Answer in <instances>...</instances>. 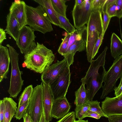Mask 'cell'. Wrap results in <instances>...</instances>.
<instances>
[{
	"mask_svg": "<svg viewBox=\"0 0 122 122\" xmlns=\"http://www.w3.org/2000/svg\"><path fill=\"white\" fill-rule=\"evenodd\" d=\"M106 46L97 58L92 60L85 76L81 82L86 86V89L89 101H92L95 94L102 86V83L106 72L105 67L106 52Z\"/></svg>",
	"mask_w": 122,
	"mask_h": 122,
	"instance_id": "6da1fadb",
	"label": "cell"
},
{
	"mask_svg": "<svg viewBox=\"0 0 122 122\" xmlns=\"http://www.w3.org/2000/svg\"><path fill=\"white\" fill-rule=\"evenodd\" d=\"M55 56L52 51L43 44L37 42L35 48L25 55L24 63L27 68L42 73L51 65Z\"/></svg>",
	"mask_w": 122,
	"mask_h": 122,
	"instance_id": "7a4b0ae2",
	"label": "cell"
},
{
	"mask_svg": "<svg viewBox=\"0 0 122 122\" xmlns=\"http://www.w3.org/2000/svg\"><path fill=\"white\" fill-rule=\"evenodd\" d=\"M26 25L34 31L45 34L53 29L51 23L41 6L36 7L26 5Z\"/></svg>",
	"mask_w": 122,
	"mask_h": 122,
	"instance_id": "3957f363",
	"label": "cell"
},
{
	"mask_svg": "<svg viewBox=\"0 0 122 122\" xmlns=\"http://www.w3.org/2000/svg\"><path fill=\"white\" fill-rule=\"evenodd\" d=\"M102 13L92 12L87 25V38L86 52L87 59L91 63L93 60L92 52L94 46L103 33V21Z\"/></svg>",
	"mask_w": 122,
	"mask_h": 122,
	"instance_id": "277c9868",
	"label": "cell"
},
{
	"mask_svg": "<svg viewBox=\"0 0 122 122\" xmlns=\"http://www.w3.org/2000/svg\"><path fill=\"white\" fill-rule=\"evenodd\" d=\"M6 46L9 49L11 67L10 86L8 92L10 97L16 98L21 90L24 80L22 78V73L19 66V53L12 46L8 44Z\"/></svg>",
	"mask_w": 122,
	"mask_h": 122,
	"instance_id": "5b68a950",
	"label": "cell"
},
{
	"mask_svg": "<svg viewBox=\"0 0 122 122\" xmlns=\"http://www.w3.org/2000/svg\"><path fill=\"white\" fill-rule=\"evenodd\" d=\"M122 75V55L116 58L108 70L106 71L103 80L104 84L102 87L101 99L105 98L116 87V82Z\"/></svg>",
	"mask_w": 122,
	"mask_h": 122,
	"instance_id": "8992f818",
	"label": "cell"
},
{
	"mask_svg": "<svg viewBox=\"0 0 122 122\" xmlns=\"http://www.w3.org/2000/svg\"><path fill=\"white\" fill-rule=\"evenodd\" d=\"M43 106V87L41 83L33 88L29 100L27 113L30 116L33 122L39 121Z\"/></svg>",
	"mask_w": 122,
	"mask_h": 122,
	"instance_id": "52a82bcc",
	"label": "cell"
},
{
	"mask_svg": "<svg viewBox=\"0 0 122 122\" xmlns=\"http://www.w3.org/2000/svg\"><path fill=\"white\" fill-rule=\"evenodd\" d=\"M92 0H85L81 3H75L72 11L74 27L79 29L87 24L92 12L91 8Z\"/></svg>",
	"mask_w": 122,
	"mask_h": 122,
	"instance_id": "ba28073f",
	"label": "cell"
},
{
	"mask_svg": "<svg viewBox=\"0 0 122 122\" xmlns=\"http://www.w3.org/2000/svg\"><path fill=\"white\" fill-rule=\"evenodd\" d=\"M71 75L68 66L50 86L53 101L66 97L71 82Z\"/></svg>",
	"mask_w": 122,
	"mask_h": 122,
	"instance_id": "9c48e42d",
	"label": "cell"
},
{
	"mask_svg": "<svg viewBox=\"0 0 122 122\" xmlns=\"http://www.w3.org/2000/svg\"><path fill=\"white\" fill-rule=\"evenodd\" d=\"M34 31L29 26L25 25L20 30L16 44L20 52L25 55L31 52L37 45Z\"/></svg>",
	"mask_w": 122,
	"mask_h": 122,
	"instance_id": "30bf717a",
	"label": "cell"
},
{
	"mask_svg": "<svg viewBox=\"0 0 122 122\" xmlns=\"http://www.w3.org/2000/svg\"><path fill=\"white\" fill-rule=\"evenodd\" d=\"M66 60L64 58L49 66L41 74V78L43 81L50 86L68 66Z\"/></svg>",
	"mask_w": 122,
	"mask_h": 122,
	"instance_id": "8fae6325",
	"label": "cell"
},
{
	"mask_svg": "<svg viewBox=\"0 0 122 122\" xmlns=\"http://www.w3.org/2000/svg\"><path fill=\"white\" fill-rule=\"evenodd\" d=\"M101 108L108 117L122 115V93L115 97H106L102 102Z\"/></svg>",
	"mask_w": 122,
	"mask_h": 122,
	"instance_id": "7c38bea8",
	"label": "cell"
},
{
	"mask_svg": "<svg viewBox=\"0 0 122 122\" xmlns=\"http://www.w3.org/2000/svg\"><path fill=\"white\" fill-rule=\"evenodd\" d=\"M71 107L66 97L54 100L51 111V117L57 119H61L69 113Z\"/></svg>",
	"mask_w": 122,
	"mask_h": 122,
	"instance_id": "4fadbf2b",
	"label": "cell"
},
{
	"mask_svg": "<svg viewBox=\"0 0 122 122\" xmlns=\"http://www.w3.org/2000/svg\"><path fill=\"white\" fill-rule=\"evenodd\" d=\"M41 84L43 87V105L46 120L47 122L51 121L52 117L51 111L53 100L50 86L43 81Z\"/></svg>",
	"mask_w": 122,
	"mask_h": 122,
	"instance_id": "5bb4252c",
	"label": "cell"
},
{
	"mask_svg": "<svg viewBox=\"0 0 122 122\" xmlns=\"http://www.w3.org/2000/svg\"><path fill=\"white\" fill-rule=\"evenodd\" d=\"M10 62L9 49L7 47L0 45V82L7 78Z\"/></svg>",
	"mask_w": 122,
	"mask_h": 122,
	"instance_id": "9a60e30c",
	"label": "cell"
},
{
	"mask_svg": "<svg viewBox=\"0 0 122 122\" xmlns=\"http://www.w3.org/2000/svg\"><path fill=\"white\" fill-rule=\"evenodd\" d=\"M26 5L25 2L20 1V3L12 2L9 11L15 15L18 22L20 30L26 25Z\"/></svg>",
	"mask_w": 122,
	"mask_h": 122,
	"instance_id": "2e32d148",
	"label": "cell"
},
{
	"mask_svg": "<svg viewBox=\"0 0 122 122\" xmlns=\"http://www.w3.org/2000/svg\"><path fill=\"white\" fill-rule=\"evenodd\" d=\"M87 39L82 38L76 40L67 50L63 55L68 66L70 67L74 62V56L76 52L84 51L86 49Z\"/></svg>",
	"mask_w": 122,
	"mask_h": 122,
	"instance_id": "e0dca14e",
	"label": "cell"
},
{
	"mask_svg": "<svg viewBox=\"0 0 122 122\" xmlns=\"http://www.w3.org/2000/svg\"><path fill=\"white\" fill-rule=\"evenodd\" d=\"M7 25L5 30L16 42L20 30L18 22L15 15L9 12L6 17Z\"/></svg>",
	"mask_w": 122,
	"mask_h": 122,
	"instance_id": "ac0fdd59",
	"label": "cell"
},
{
	"mask_svg": "<svg viewBox=\"0 0 122 122\" xmlns=\"http://www.w3.org/2000/svg\"><path fill=\"white\" fill-rule=\"evenodd\" d=\"M2 100L4 111V122H11L17 112V104L11 97H4Z\"/></svg>",
	"mask_w": 122,
	"mask_h": 122,
	"instance_id": "d6986e66",
	"label": "cell"
},
{
	"mask_svg": "<svg viewBox=\"0 0 122 122\" xmlns=\"http://www.w3.org/2000/svg\"><path fill=\"white\" fill-rule=\"evenodd\" d=\"M43 7L51 23L59 26L60 22L52 6L51 0H34Z\"/></svg>",
	"mask_w": 122,
	"mask_h": 122,
	"instance_id": "ffe728a7",
	"label": "cell"
},
{
	"mask_svg": "<svg viewBox=\"0 0 122 122\" xmlns=\"http://www.w3.org/2000/svg\"><path fill=\"white\" fill-rule=\"evenodd\" d=\"M110 50L112 56L114 59L122 55V41L113 33L111 39Z\"/></svg>",
	"mask_w": 122,
	"mask_h": 122,
	"instance_id": "44dd1931",
	"label": "cell"
},
{
	"mask_svg": "<svg viewBox=\"0 0 122 122\" xmlns=\"http://www.w3.org/2000/svg\"><path fill=\"white\" fill-rule=\"evenodd\" d=\"M75 99L74 103L76 107L82 106L88 103V100L87 92L85 85L82 84L80 88L75 92Z\"/></svg>",
	"mask_w": 122,
	"mask_h": 122,
	"instance_id": "7402d4cb",
	"label": "cell"
},
{
	"mask_svg": "<svg viewBox=\"0 0 122 122\" xmlns=\"http://www.w3.org/2000/svg\"><path fill=\"white\" fill-rule=\"evenodd\" d=\"M56 15L60 23L59 26L60 27L64 29L68 33L70 34L76 30L75 27L70 23L69 19L66 17L59 14L56 12Z\"/></svg>",
	"mask_w": 122,
	"mask_h": 122,
	"instance_id": "603a6c76",
	"label": "cell"
},
{
	"mask_svg": "<svg viewBox=\"0 0 122 122\" xmlns=\"http://www.w3.org/2000/svg\"><path fill=\"white\" fill-rule=\"evenodd\" d=\"M53 7L55 11L59 14L66 17V12L67 5L65 0H51Z\"/></svg>",
	"mask_w": 122,
	"mask_h": 122,
	"instance_id": "cb8c5ba5",
	"label": "cell"
},
{
	"mask_svg": "<svg viewBox=\"0 0 122 122\" xmlns=\"http://www.w3.org/2000/svg\"><path fill=\"white\" fill-rule=\"evenodd\" d=\"M33 90L31 85L26 87L24 89L19 99L18 107H19L29 100Z\"/></svg>",
	"mask_w": 122,
	"mask_h": 122,
	"instance_id": "d4e9b609",
	"label": "cell"
},
{
	"mask_svg": "<svg viewBox=\"0 0 122 122\" xmlns=\"http://www.w3.org/2000/svg\"><path fill=\"white\" fill-rule=\"evenodd\" d=\"M107 0H92L91 8L92 12L99 11L103 14L104 5Z\"/></svg>",
	"mask_w": 122,
	"mask_h": 122,
	"instance_id": "484cf974",
	"label": "cell"
},
{
	"mask_svg": "<svg viewBox=\"0 0 122 122\" xmlns=\"http://www.w3.org/2000/svg\"><path fill=\"white\" fill-rule=\"evenodd\" d=\"M90 107L89 103L79 107H76L75 109V115L78 120H81L84 118L83 116Z\"/></svg>",
	"mask_w": 122,
	"mask_h": 122,
	"instance_id": "4316f807",
	"label": "cell"
},
{
	"mask_svg": "<svg viewBox=\"0 0 122 122\" xmlns=\"http://www.w3.org/2000/svg\"><path fill=\"white\" fill-rule=\"evenodd\" d=\"M100 102L97 100L89 101V103L90 107L89 109L96 112L100 115L102 117H108L102 111L100 106Z\"/></svg>",
	"mask_w": 122,
	"mask_h": 122,
	"instance_id": "83f0119b",
	"label": "cell"
},
{
	"mask_svg": "<svg viewBox=\"0 0 122 122\" xmlns=\"http://www.w3.org/2000/svg\"><path fill=\"white\" fill-rule=\"evenodd\" d=\"M29 100L20 106L18 107L16 112L14 116L16 119L20 120L27 113Z\"/></svg>",
	"mask_w": 122,
	"mask_h": 122,
	"instance_id": "f1b7e54d",
	"label": "cell"
},
{
	"mask_svg": "<svg viewBox=\"0 0 122 122\" xmlns=\"http://www.w3.org/2000/svg\"><path fill=\"white\" fill-rule=\"evenodd\" d=\"M70 36V34L68 33L65 36L58 49V52L62 56H63L67 51Z\"/></svg>",
	"mask_w": 122,
	"mask_h": 122,
	"instance_id": "f546056e",
	"label": "cell"
},
{
	"mask_svg": "<svg viewBox=\"0 0 122 122\" xmlns=\"http://www.w3.org/2000/svg\"><path fill=\"white\" fill-rule=\"evenodd\" d=\"M75 120V112L72 111L69 112L56 122H74Z\"/></svg>",
	"mask_w": 122,
	"mask_h": 122,
	"instance_id": "4dcf8cb0",
	"label": "cell"
},
{
	"mask_svg": "<svg viewBox=\"0 0 122 122\" xmlns=\"http://www.w3.org/2000/svg\"><path fill=\"white\" fill-rule=\"evenodd\" d=\"M104 36V35L102 33L97 40L94 46L92 52V58L93 59L98 52L99 48L102 43Z\"/></svg>",
	"mask_w": 122,
	"mask_h": 122,
	"instance_id": "1f68e13d",
	"label": "cell"
},
{
	"mask_svg": "<svg viewBox=\"0 0 122 122\" xmlns=\"http://www.w3.org/2000/svg\"><path fill=\"white\" fill-rule=\"evenodd\" d=\"M103 34H104L108 27L111 18L110 17L106 11H103Z\"/></svg>",
	"mask_w": 122,
	"mask_h": 122,
	"instance_id": "d6a6232c",
	"label": "cell"
},
{
	"mask_svg": "<svg viewBox=\"0 0 122 122\" xmlns=\"http://www.w3.org/2000/svg\"><path fill=\"white\" fill-rule=\"evenodd\" d=\"M117 1V0H116ZM117 3L116 1L108 8L106 11L108 16L111 18L116 16Z\"/></svg>",
	"mask_w": 122,
	"mask_h": 122,
	"instance_id": "836d02e7",
	"label": "cell"
},
{
	"mask_svg": "<svg viewBox=\"0 0 122 122\" xmlns=\"http://www.w3.org/2000/svg\"><path fill=\"white\" fill-rule=\"evenodd\" d=\"M116 16L119 19L122 17V0H117Z\"/></svg>",
	"mask_w": 122,
	"mask_h": 122,
	"instance_id": "e575fe53",
	"label": "cell"
},
{
	"mask_svg": "<svg viewBox=\"0 0 122 122\" xmlns=\"http://www.w3.org/2000/svg\"><path fill=\"white\" fill-rule=\"evenodd\" d=\"M102 117L100 114L88 109L84 115L83 117L84 118L86 117H92L95 119H98Z\"/></svg>",
	"mask_w": 122,
	"mask_h": 122,
	"instance_id": "d590c367",
	"label": "cell"
},
{
	"mask_svg": "<svg viewBox=\"0 0 122 122\" xmlns=\"http://www.w3.org/2000/svg\"><path fill=\"white\" fill-rule=\"evenodd\" d=\"M108 118L109 122H122V115L109 116Z\"/></svg>",
	"mask_w": 122,
	"mask_h": 122,
	"instance_id": "8d00e7d4",
	"label": "cell"
},
{
	"mask_svg": "<svg viewBox=\"0 0 122 122\" xmlns=\"http://www.w3.org/2000/svg\"><path fill=\"white\" fill-rule=\"evenodd\" d=\"M4 111L2 100H0V122H4Z\"/></svg>",
	"mask_w": 122,
	"mask_h": 122,
	"instance_id": "74e56055",
	"label": "cell"
},
{
	"mask_svg": "<svg viewBox=\"0 0 122 122\" xmlns=\"http://www.w3.org/2000/svg\"><path fill=\"white\" fill-rule=\"evenodd\" d=\"M117 0H107L104 6L103 11H106L107 9L113 4Z\"/></svg>",
	"mask_w": 122,
	"mask_h": 122,
	"instance_id": "f35d334b",
	"label": "cell"
},
{
	"mask_svg": "<svg viewBox=\"0 0 122 122\" xmlns=\"http://www.w3.org/2000/svg\"><path fill=\"white\" fill-rule=\"evenodd\" d=\"M0 45L1 44L3 41L6 39L5 30L3 28H0Z\"/></svg>",
	"mask_w": 122,
	"mask_h": 122,
	"instance_id": "ab89813d",
	"label": "cell"
},
{
	"mask_svg": "<svg viewBox=\"0 0 122 122\" xmlns=\"http://www.w3.org/2000/svg\"><path fill=\"white\" fill-rule=\"evenodd\" d=\"M38 122H47L45 117L43 105L40 119Z\"/></svg>",
	"mask_w": 122,
	"mask_h": 122,
	"instance_id": "60d3db41",
	"label": "cell"
},
{
	"mask_svg": "<svg viewBox=\"0 0 122 122\" xmlns=\"http://www.w3.org/2000/svg\"><path fill=\"white\" fill-rule=\"evenodd\" d=\"M114 90L115 91V95L116 97L119 96L122 93V85L120 87H116Z\"/></svg>",
	"mask_w": 122,
	"mask_h": 122,
	"instance_id": "b9f144b4",
	"label": "cell"
},
{
	"mask_svg": "<svg viewBox=\"0 0 122 122\" xmlns=\"http://www.w3.org/2000/svg\"><path fill=\"white\" fill-rule=\"evenodd\" d=\"M23 122H33L32 119L30 116L26 113L23 117Z\"/></svg>",
	"mask_w": 122,
	"mask_h": 122,
	"instance_id": "7bdbcfd3",
	"label": "cell"
},
{
	"mask_svg": "<svg viewBox=\"0 0 122 122\" xmlns=\"http://www.w3.org/2000/svg\"><path fill=\"white\" fill-rule=\"evenodd\" d=\"M74 122H89L88 120H75Z\"/></svg>",
	"mask_w": 122,
	"mask_h": 122,
	"instance_id": "ee69618b",
	"label": "cell"
},
{
	"mask_svg": "<svg viewBox=\"0 0 122 122\" xmlns=\"http://www.w3.org/2000/svg\"><path fill=\"white\" fill-rule=\"evenodd\" d=\"M120 78L121 79L120 81L119 86H118V87H120L122 85V75Z\"/></svg>",
	"mask_w": 122,
	"mask_h": 122,
	"instance_id": "f6af8a7d",
	"label": "cell"
}]
</instances>
